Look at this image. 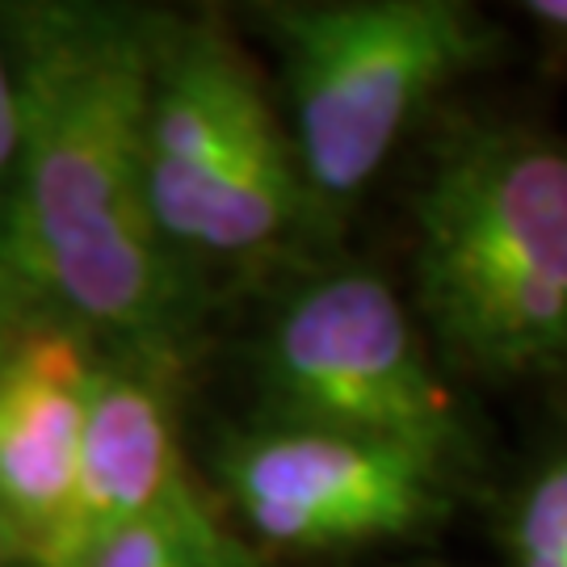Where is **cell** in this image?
<instances>
[{
  "label": "cell",
  "mask_w": 567,
  "mask_h": 567,
  "mask_svg": "<svg viewBox=\"0 0 567 567\" xmlns=\"http://www.w3.org/2000/svg\"><path fill=\"white\" fill-rule=\"evenodd\" d=\"M526 18L543 30V39L567 55V0H526Z\"/></svg>",
  "instance_id": "12"
},
{
  "label": "cell",
  "mask_w": 567,
  "mask_h": 567,
  "mask_svg": "<svg viewBox=\"0 0 567 567\" xmlns=\"http://www.w3.org/2000/svg\"><path fill=\"white\" fill-rule=\"evenodd\" d=\"M185 480L168 370L156 362H97L72 492L34 567H72L114 529L168 501Z\"/></svg>",
  "instance_id": "8"
},
{
  "label": "cell",
  "mask_w": 567,
  "mask_h": 567,
  "mask_svg": "<svg viewBox=\"0 0 567 567\" xmlns=\"http://www.w3.org/2000/svg\"><path fill=\"white\" fill-rule=\"evenodd\" d=\"M416 286L450 362L567 374V147L522 122H463L416 194Z\"/></svg>",
  "instance_id": "2"
},
{
  "label": "cell",
  "mask_w": 567,
  "mask_h": 567,
  "mask_svg": "<svg viewBox=\"0 0 567 567\" xmlns=\"http://www.w3.org/2000/svg\"><path fill=\"white\" fill-rule=\"evenodd\" d=\"M18 559V543H13V534H9V526L0 522V567H9Z\"/></svg>",
  "instance_id": "13"
},
{
  "label": "cell",
  "mask_w": 567,
  "mask_h": 567,
  "mask_svg": "<svg viewBox=\"0 0 567 567\" xmlns=\"http://www.w3.org/2000/svg\"><path fill=\"white\" fill-rule=\"evenodd\" d=\"M231 505L274 547L324 550L408 538L446 517L450 480L395 446L328 429L274 425L219 454Z\"/></svg>",
  "instance_id": "6"
},
{
  "label": "cell",
  "mask_w": 567,
  "mask_h": 567,
  "mask_svg": "<svg viewBox=\"0 0 567 567\" xmlns=\"http://www.w3.org/2000/svg\"><path fill=\"white\" fill-rule=\"evenodd\" d=\"M265 386L286 425L395 446L446 480L475 458L463 408L421 353L395 290L370 269L316 278L278 311Z\"/></svg>",
  "instance_id": "5"
},
{
  "label": "cell",
  "mask_w": 567,
  "mask_h": 567,
  "mask_svg": "<svg viewBox=\"0 0 567 567\" xmlns=\"http://www.w3.org/2000/svg\"><path fill=\"white\" fill-rule=\"evenodd\" d=\"M508 567H567V450L534 471L505 529Z\"/></svg>",
  "instance_id": "10"
},
{
  "label": "cell",
  "mask_w": 567,
  "mask_h": 567,
  "mask_svg": "<svg viewBox=\"0 0 567 567\" xmlns=\"http://www.w3.org/2000/svg\"><path fill=\"white\" fill-rule=\"evenodd\" d=\"M13 25L21 143L0 219V328L60 316L164 341L189 286L143 189L161 30L76 4L25 9Z\"/></svg>",
  "instance_id": "1"
},
{
  "label": "cell",
  "mask_w": 567,
  "mask_h": 567,
  "mask_svg": "<svg viewBox=\"0 0 567 567\" xmlns=\"http://www.w3.org/2000/svg\"><path fill=\"white\" fill-rule=\"evenodd\" d=\"M72 567H257V559L185 480L168 501L114 529Z\"/></svg>",
  "instance_id": "9"
},
{
  "label": "cell",
  "mask_w": 567,
  "mask_h": 567,
  "mask_svg": "<svg viewBox=\"0 0 567 567\" xmlns=\"http://www.w3.org/2000/svg\"><path fill=\"white\" fill-rule=\"evenodd\" d=\"M93 370L72 320L30 316L0 328V522L30 564L72 492Z\"/></svg>",
  "instance_id": "7"
},
{
  "label": "cell",
  "mask_w": 567,
  "mask_h": 567,
  "mask_svg": "<svg viewBox=\"0 0 567 567\" xmlns=\"http://www.w3.org/2000/svg\"><path fill=\"white\" fill-rule=\"evenodd\" d=\"M143 189L168 248L215 257L261 252L311 210L295 143L274 118L252 63L219 25L161 30Z\"/></svg>",
  "instance_id": "4"
},
{
  "label": "cell",
  "mask_w": 567,
  "mask_h": 567,
  "mask_svg": "<svg viewBox=\"0 0 567 567\" xmlns=\"http://www.w3.org/2000/svg\"><path fill=\"white\" fill-rule=\"evenodd\" d=\"M18 143H21V118H18V89H13V72L0 55V219L9 206V189H13V173H18Z\"/></svg>",
  "instance_id": "11"
},
{
  "label": "cell",
  "mask_w": 567,
  "mask_h": 567,
  "mask_svg": "<svg viewBox=\"0 0 567 567\" xmlns=\"http://www.w3.org/2000/svg\"><path fill=\"white\" fill-rule=\"evenodd\" d=\"M269 25L286 51L299 177L320 210L353 203L412 118L496 51L484 18L458 0L282 4Z\"/></svg>",
  "instance_id": "3"
}]
</instances>
